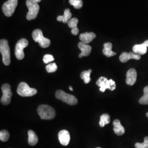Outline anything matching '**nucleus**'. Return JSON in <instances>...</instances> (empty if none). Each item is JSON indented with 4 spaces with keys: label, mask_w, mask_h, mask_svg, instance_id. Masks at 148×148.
<instances>
[{
    "label": "nucleus",
    "mask_w": 148,
    "mask_h": 148,
    "mask_svg": "<svg viewBox=\"0 0 148 148\" xmlns=\"http://www.w3.org/2000/svg\"><path fill=\"white\" fill-rule=\"evenodd\" d=\"M37 112L42 120H52L56 116L55 110L48 105H40L37 108Z\"/></svg>",
    "instance_id": "1"
},
{
    "label": "nucleus",
    "mask_w": 148,
    "mask_h": 148,
    "mask_svg": "<svg viewBox=\"0 0 148 148\" xmlns=\"http://www.w3.org/2000/svg\"><path fill=\"white\" fill-rule=\"evenodd\" d=\"M0 52L2 56V61L3 64L8 66L11 63L10 48L7 40L2 39L0 41Z\"/></svg>",
    "instance_id": "2"
},
{
    "label": "nucleus",
    "mask_w": 148,
    "mask_h": 148,
    "mask_svg": "<svg viewBox=\"0 0 148 148\" xmlns=\"http://www.w3.org/2000/svg\"><path fill=\"white\" fill-rule=\"evenodd\" d=\"M26 5L29 10V12L27 13V19L31 21L35 19L37 17L40 10V6L38 2L35 0H27Z\"/></svg>",
    "instance_id": "3"
},
{
    "label": "nucleus",
    "mask_w": 148,
    "mask_h": 148,
    "mask_svg": "<svg viewBox=\"0 0 148 148\" xmlns=\"http://www.w3.org/2000/svg\"><path fill=\"white\" fill-rule=\"evenodd\" d=\"M96 84L100 87L99 90L101 92H104L106 89L114 90L116 88V83L112 79H108L105 77L101 76L96 82Z\"/></svg>",
    "instance_id": "4"
},
{
    "label": "nucleus",
    "mask_w": 148,
    "mask_h": 148,
    "mask_svg": "<svg viewBox=\"0 0 148 148\" xmlns=\"http://www.w3.org/2000/svg\"><path fill=\"white\" fill-rule=\"evenodd\" d=\"M33 40L39 43V45L42 48H47L50 46L51 41L43 35L42 30L40 29H36L32 33Z\"/></svg>",
    "instance_id": "5"
},
{
    "label": "nucleus",
    "mask_w": 148,
    "mask_h": 148,
    "mask_svg": "<svg viewBox=\"0 0 148 148\" xmlns=\"http://www.w3.org/2000/svg\"><path fill=\"white\" fill-rule=\"evenodd\" d=\"M56 97L70 106H75L78 103L77 98L74 95L68 94L62 90H58L56 91Z\"/></svg>",
    "instance_id": "6"
},
{
    "label": "nucleus",
    "mask_w": 148,
    "mask_h": 148,
    "mask_svg": "<svg viewBox=\"0 0 148 148\" xmlns=\"http://www.w3.org/2000/svg\"><path fill=\"white\" fill-rule=\"evenodd\" d=\"M16 91L19 95L24 97H32L35 95L37 92V90L33 88H30L29 85L24 82H21L19 84Z\"/></svg>",
    "instance_id": "7"
},
{
    "label": "nucleus",
    "mask_w": 148,
    "mask_h": 148,
    "mask_svg": "<svg viewBox=\"0 0 148 148\" xmlns=\"http://www.w3.org/2000/svg\"><path fill=\"white\" fill-rule=\"evenodd\" d=\"M29 45L28 41L25 38H21L16 43L15 47V56L18 60H22L24 58L25 54L24 49Z\"/></svg>",
    "instance_id": "8"
},
{
    "label": "nucleus",
    "mask_w": 148,
    "mask_h": 148,
    "mask_svg": "<svg viewBox=\"0 0 148 148\" xmlns=\"http://www.w3.org/2000/svg\"><path fill=\"white\" fill-rule=\"evenodd\" d=\"M1 90L3 95L1 99V103L5 106L8 105L11 103V97L12 96L11 86L8 84H3L1 87Z\"/></svg>",
    "instance_id": "9"
},
{
    "label": "nucleus",
    "mask_w": 148,
    "mask_h": 148,
    "mask_svg": "<svg viewBox=\"0 0 148 148\" xmlns=\"http://www.w3.org/2000/svg\"><path fill=\"white\" fill-rule=\"evenodd\" d=\"M18 5V0H8L2 5V11L6 16L13 15Z\"/></svg>",
    "instance_id": "10"
},
{
    "label": "nucleus",
    "mask_w": 148,
    "mask_h": 148,
    "mask_svg": "<svg viewBox=\"0 0 148 148\" xmlns=\"http://www.w3.org/2000/svg\"><path fill=\"white\" fill-rule=\"evenodd\" d=\"M137 73L136 69H130L127 72L126 74V82L127 85L133 86L134 85L137 80Z\"/></svg>",
    "instance_id": "11"
},
{
    "label": "nucleus",
    "mask_w": 148,
    "mask_h": 148,
    "mask_svg": "<svg viewBox=\"0 0 148 148\" xmlns=\"http://www.w3.org/2000/svg\"><path fill=\"white\" fill-rule=\"evenodd\" d=\"M141 58L140 55L137 54L133 52H123L120 55L119 59L120 62L122 63H126L130 59H135V60H139Z\"/></svg>",
    "instance_id": "12"
},
{
    "label": "nucleus",
    "mask_w": 148,
    "mask_h": 148,
    "mask_svg": "<svg viewBox=\"0 0 148 148\" xmlns=\"http://www.w3.org/2000/svg\"><path fill=\"white\" fill-rule=\"evenodd\" d=\"M58 139L62 145L64 146H66L69 144L70 140V133L66 130H62L59 132Z\"/></svg>",
    "instance_id": "13"
},
{
    "label": "nucleus",
    "mask_w": 148,
    "mask_h": 148,
    "mask_svg": "<svg viewBox=\"0 0 148 148\" xmlns=\"http://www.w3.org/2000/svg\"><path fill=\"white\" fill-rule=\"evenodd\" d=\"M78 47L81 51V53L79 55V58H81L82 57H87L88 56L91 52L92 47L82 42H79L78 44Z\"/></svg>",
    "instance_id": "14"
},
{
    "label": "nucleus",
    "mask_w": 148,
    "mask_h": 148,
    "mask_svg": "<svg viewBox=\"0 0 148 148\" xmlns=\"http://www.w3.org/2000/svg\"><path fill=\"white\" fill-rule=\"evenodd\" d=\"M95 37H96V35L94 32H86L85 33L81 34L79 35V38L81 42L87 44L92 42Z\"/></svg>",
    "instance_id": "15"
},
{
    "label": "nucleus",
    "mask_w": 148,
    "mask_h": 148,
    "mask_svg": "<svg viewBox=\"0 0 148 148\" xmlns=\"http://www.w3.org/2000/svg\"><path fill=\"white\" fill-rule=\"evenodd\" d=\"M78 22L79 20L76 18H71L68 22L69 27L72 29L71 34L74 35H77L79 33V29L77 27Z\"/></svg>",
    "instance_id": "16"
},
{
    "label": "nucleus",
    "mask_w": 148,
    "mask_h": 148,
    "mask_svg": "<svg viewBox=\"0 0 148 148\" xmlns=\"http://www.w3.org/2000/svg\"><path fill=\"white\" fill-rule=\"evenodd\" d=\"M114 131L117 136H122L125 132V130L122 126L119 120H115L113 121Z\"/></svg>",
    "instance_id": "17"
},
{
    "label": "nucleus",
    "mask_w": 148,
    "mask_h": 148,
    "mask_svg": "<svg viewBox=\"0 0 148 148\" xmlns=\"http://www.w3.org/2000/svg\"><path fill=\"white\" fill-rule=\"evenodd\" d=\"M104 48L103 49V53L107 57H111L116 55V53L112 51V45L110 42L105 43L103 45Z\"/></svg>",
    "instance_id": "18"
},
{
    "label": "nucleus",
    "mask_w": 148,
    "mask_h": 148,
    "mask_svg": "<svg viewBox=\"0 0 148 148\" xmlns=\"http://www.w3.org/2000/svg\"><path fill=\"white\" fill-rule=\"evenodd\" d=\"M133 52L139 55H144L147 52V47L144 44L136 45L133 47Z\"/></svg>",
    "instance_id": "19"
},
{
    "label": "nucleus",
    "mask_w": 148,
    "mask_h": 148,
    "mask_svg": "<svg viewBox=\"0 0 148 148\" xmlns=\"http://www.w3.org/2000/svg\"><path fill=\"white\" fill-rule=\"evenodd\" d=\"M38 139L34 131L29 130L28 131V143L31 146H34L38 143Z\"/></svg>",
    "instance_id": "20"
},
{
    "label": "nucleus",
    "mask_w": 148,
    "mask_h": 148,
    "mask_svg": "<svg viewBox=\"0 0 148 148\" xmlns=\"http://www.w3.org/2000/svg\"><path fill=\"white\" fill-rule=\"evenodd\" d=\"M72 16V14L70 9H66L64 12L63 16H59L57 17V21H62L64 23H68Z\"/></svg>",
    "instance_id": "21"
},
{
    "label": "nucleus",
    "mask_w": 148,
    "mask_h": 148,
    "mask_svg": "<svg viewBox=\"0 0 148 148\" xmlns=\"http://www.w3.org/2000/svg\"><path fill=\"white\" fill-rule=\"evenodd\" d=\"M110 122V116L108 114H104L100 117L99 125L101 127H104L106 125H108Z\"/></svg>",
    "instance_id": "22"
},
{
    "label": "nucleus",
    "mask_w": 148,
    "mask_h": 148,
    "mask_svg": "<svg viewBox=\"0 0 148 148\" xmlns=\"http://www.w3.org/2000/svg\"><path fill=\"white\" fill-rule=\"evenodd\" d=\"M92 73V70H88L87 71H84L81 73V74L80 75V77L82 79H84V82L86 84H88L90 81V74Z\"/></svg>",
    "instance_id": "23"
},
{
    "label": "nucleus",
    "mask_w": 148,
    "mask_h": 148,
    "mask_svg": "<svg viewBox=\"0 0 148 148\" xmlns=\"http://www.w3.org/2000/svg\"><path fill=\"white\" fill-rule=\"evenodd\" d=\"M144 95L139 100V103L140 104L148 105V86L144 88Z\"/></svg>",
    "instance_id": "24"
},
{
    "label": "nucleus",
    "mask_w": 148,
    "mask_h": 148,
    "mask_svg": "<svg viewBox=\"0 0 148 148\" xmlns=\"http://www.w3.org/2000/svg\"><path fill=\"white\" fill-rule=\"evenodd\" d=\"M69 3L74 6L75 9H80L83 5L82 0H69Z\"/></svg>",
    "instance_id": "25"
},
{
    "label": "nucleus",
    "mask_w": 148,
    "mask_h": 148,
    "mask_svg": "<svg viewBox=\"0 0 148 148\" xmlns=\"http://www.w3.org/2000/svg\"><path fill=\"white\" fill-rule=\"evenodd\" d=\"M10 138V134L6 130H2L0 132V139L2 142H7Z\"/></svg>",
    "instance_id": "26"
},
{
    "label": "nucleus",
    "mask_w": 148,
    "mask_h": 148,
    "mask_svg": "<svg viewBox=\"0 0 148 148\" xmlns=\"http://www.w3.org/2000/svg\"><path fill=\"white\" fill-rule=\"evenodd\" d=\"M57 69H58V66H57V64L54 63L49 64L46 66V69L48 73H54V72L56 71Z\"/></svg>",
    "instance_id": "27"
},
{
    "label": "nucleus",
    "mask_w": 148,
    "mask_h": 148,
    "mask_svg": "<svg viewBox=\"0 0 148 148\" xmlns=\"http://www.w3.org/2000/svg\"><path fill=\"white\" fill-rule=\"evenodd\" d=\"M135 147L136 148H148V137L144 138V142L143 143H136Z\"/></svg>",
    "instance_id": "28"
},
{
    "label": "nucleus",
    "mask_w": 148,
    "mask_h": 148,
    "mask_svg": "<svg viewBox=\"0 0 148 148\" xmlns=\"http://www.w3.org/2000/svg\"><path fill=\"white\" fill-rule=\"evenodd\" d=\"M54 60V58L53 56L51 54H48L45 55L43 57V62L45 64L49 63L51 62H53Z\"/></svg>",
    "instance_id": "29"
},
{
    "label": "nucleus",
    "mask_w": 148,
    "mask_h": 148,
    "mask_svg": "<svg viewBox=\"0 0 148 148\" xmlns=\"http://www.w3.org/2000/svg\"><path fill=\"white\" fill-rule=\"evenodd\" d=\"M143 43H144L147 47H148V40H146L145 42H144Z\"/></svg>",
    "instance_id": "30"
},
{
    "label": "nucleus",
    "mask_w": 148,
    "mask_h": 148,
    "mask_svg": "<svg viewBox=\"0 0 148 148\" xmlns=\"http://www.w3.org/2000/svg\"><path fill=\"white\" fill-rule=\"evenodd\" d=\"M69 90H71V91H73V87L71 86H69Z\"/></svg>",
    "instance_id": "31"
},
{
    "label": "nucleus",
    "mask_w": 148,
    "mask_h": 148,
    "mask_svg": "<svg viewBox=\"0 0 148 148\" xmlns=\"http://www.w3.org/2000/svg\"><path fill=\"white\" fill-rule=\"evenodd\" d=\"M35 1H36L37 2H38H38H40L41 0H35Z\"/></svg>",
    "instance_id": "32"
},
{
    "label": "nucleus",
    "mask_w": 148,
    "mask_h": 148,
    "mask_svg": "<svg viewBox=\"0 0 148 148\" xmlns=\"http://www.w3.org/2000/svg\"><path fill=\"white\" fill-rule=\"evenodd\" d=\"M146 116H147V117H148V112L147 113V114H146Z\"/></svg>",
    "instance_id": "33"
},
{
    "label": "nucleus",
    "mask_w": 148,
    "mask_h": 148,
    "mask_svg": "<svg viewBox=\"0 0 148 148\" xmlns=\"http://www.w3.org/2000/svg\"><path fill=\"white\" fill-rule=\"evenodd\" d=\"M100 148V147H98V148Z\"/></svg>",
    "instance_id": "34"
}]
</instances>
